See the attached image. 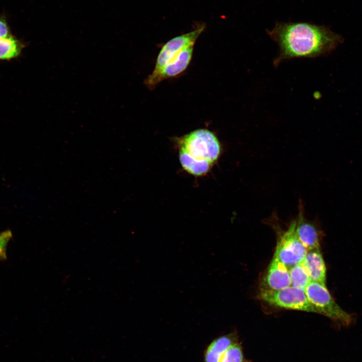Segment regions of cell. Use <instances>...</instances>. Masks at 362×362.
<instances>
[{
    "instance_id": "cell-1",
    "label": "cell",
    "mask_w": 362,
    "mask_h": 362,
    "mask_svg": "<svg viewBox=\"0 0 362 362\" xmlns=\"http://www.w3.org/2000/svg\"><path fill=\"white\" fill-rule=\"evenodd\" d=\"M267 33L279 47V53L274 60L276 66L292 58L326 55L342 40L329 29L306 22H278Z\"/></svg>"
},
{
    "instance_id": "cell-2",
    "label": "cell",
    "mask_w": 362,
    "mask_h": 362,
    "mask_svg": "<svg viewBox=\"0 0 362 362\" xmlns=\"http://www.w3.org/2000/svg\"><path fill=\"white\" fill-rule=\"evenodd\" d=\"M179 151L199 161L214 163L219 158L221 147L216 136L211 131L200 129L177 139Z\"/></svg>"
},
{
    "instance_id": "cell-3",
    "label": "cell",
    "mask_w": 362,
    "mask_h": 362,
    "mask_svg": "<svg viewBox=\"0 0 362 362\" xmlns=\"http://www.w3.org/2000/svg\"><path fill=\"white\" fill-rule=\"evenodd\" d=\"M304 291L318 314L347 325L352 321L350 315L344 311L334 300L325 284L311 281Z\"/></svg>"
},
{
    "instance_id": "cell-4",
    "label": "cell",
    "mask_w": 362,
    "mask_h": 362,
    "mask_svg": "<svg viewBox=\"0 0 362 362\" xmlns=\"http://www.w3.org/2000/svg\"><path fill=\"white\" fill-rule=\"evenodd\" d=\"M259 298L275 307L318 314L304 290L290 286L279 290L261 289Z\"/></svg>"
},
{
    "instance_id": "cell-5",
    "label": "cell",
    "mask_w": 362,
    "mask_h": 362,
    "mask_svg": "<svg viewBox=\"0 0 362 362\" xmlns=\"http://www.w3.org/2000/svg\"><path fill=\"white\" fill-rule=\"evenodd\" d=\"M296 220L291 221L286 231H280L274 256L289 269L302 262L307 250L298 237L296 232Z\"/></svg>"
},
{
    "instance_id": "cell-6",
    "label": "cell",
    "mask_w": 362,
    "mask_h": 362,
    "mask_svg": "<svg viewBox=\"0 0 362 362\" xmlns=\"http://www.w3.org/2000/svg\"><path fill=\"white\" fill-rule=\"evenodd\" d=\"M204 29V26H202L167 41L162 47L158 55L153 72L145 80V84L151 87L153 82L162 68L183 50L194 45Z\"/></svg>"
},
{
    "instance_id": "cell-7",
    "label": "cell",
    "mask_w": 362,
    "mask_h": 362,
    "mask_svg": "<svg viewBox=\"0 0 362 362\" xmlns=\"http://www.w3.org/2000/svg\"><path fill=\"white\" fill-rule=\"evenodd\" d=\"M298 214L296 220V232L304 246L308 250L320 248L321 232L314 222L305 216L304 205L300 201Z\"/></svg>"
},
{
    "instance_id": "cell-8",
    "label": "cell",
    "mask_w": 362,
    "mask_h": 362,
    "mask_svg": "<svg viewBox=\"0 0 362 362\" xmlns=\"http://www.w3.org/2000/svg\"><path fill=\"white\" fill-rule=\"evenodd\" d=\"M290 286L289 269L274 256L262 278L261 289L279 290Z\"/></svg>"
},
{
    "instance_id": "cell-9",
    "label": "cell",
    "mask_w": 362,
    "mask_h": 362,
    "mask_svg": "<svg viewBox=\"0 0 362 362\" xmlns=\"http://www.w3.org/2000/svg\"><path fill=\"white\" fill-rule=\"evenodd\" d=\"M193 50L194 45H192L180 51L162 68L153 82L151 87L164 79L176 76L184 72L191 61Z\"/></svg>"
},
{
    "instance_id": "cell-10",
    "label": "cell",
    "mask_w": 362,
    "mask_h": 362,
    "mask_svg": "<svg viewBox=\"0 0 362 362\" xmlns=\"http://www.w3.org/2000/svg\"><path fill=\"white\" fill-rule=\"evenodd\" d=\"M302 262L311 281L325 284L326 268L320 248L308 250Z\"/></svg>"
},
{
    "instance_id": "cell-11",
    "label": "cell",
    "mask_w": 362,
    "mask_h": 362,
    "mask_svg": "<svg viewBox=\"0 0 362 362\" xmlns=\"http://www.w3.org/2000/svg\"><path fill=\"white\" fill-rule=\"evenodd\" d=\"M237 342V334L234 332L216 338L205 350L203 362H219L228 348Z\"/></svg>"
},
{
    "instance_id": "cell-12",
    "label": "cell",
    "mask_w": 362,
    "mask_h": 362,
    "mask_svg": "<svg viewBox=\"0 0 362 362\" xmlns=\"http://www.w3.org/2000/svg\"><path fill=\"white\" fill-rule=\"evenodd\" d=\"M24 44L12 35L0 39V60H10L18 57Z\"/></svg>"
},
{
    "instance_id": "cell-13",
    "label": "cell",
    "mask_w": 362,
    "mask_h": 362,
    "mask_svg": "<svg viewBox=\"0 0 362 362\" xmlns=\"http://www.w3.org/2000/svg\"><path fill=\"white\" fill-rule=\"evenodd\" d=\"M179 158L183 167L189 173L196 176L205 174L212 165L209 162L198 160L182 151H179Z\"/></svg>"
},
{
    "instance_id": "cell-14",
    "label": "cell",
    "mask_w": 362,
    "mask_h": 362,
    "mask_svg": "<svg viewBox=\"0 0 362 362\" xmlns=\"http://www.w3.org/2000/svg\"><path fill=\"white\" fill-rule=\"evenodd\" d=\"M291 285L305 290L311 281L309 274L302 262L299 263L289 269Z\"/></svg>"
},
{
    "instance_id": "cell-15",
    "label": "cell",
    "mask_w": 362,
    "mask_h": 362,
    "mask_svg": "<svg viewBox=\"0 0 362 362\" xmlns=\"http://www.w3.org/2000/svg\"><path fill=\"white\" fill-rule=\"evenodd\" d=\"M219 362H245L243 350L238 342L226 351Z\"/></svg>"
},
{
    "instance_id": "cell-16",
    "label": "cell",
    "mask_w": 362,
    "mask_h": 362,
    "mask_svg": "<svg viewBox=\"0 0 362 362\" xmlns=\"http://www.w3.org/2000/svg\"><path fill=\"white\" fill-rule=\"evenodd\" d=\"M12 237L13 234L10 230H6L0 232V260L7 259V247Z\"/></svg>"
},
{
    "instance_id": "cell-17",
    "label": "cell",
    "mask_w": 362,
    "mask_h": 362,
    "mask_svg": "<svg viewBox=\"0 0 362 362\" xmlns=\"http://www.w3.org/2000/svg\"><path fill=\"white\" fill-rule=\"evenodd\" d=\"M9 26L4 17H0V39L11 35Z\"/></svg>"
}]
</instances>
